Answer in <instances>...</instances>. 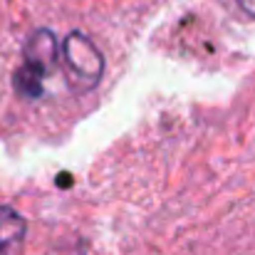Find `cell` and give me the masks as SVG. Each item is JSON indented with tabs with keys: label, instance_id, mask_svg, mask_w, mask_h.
<instances>
[{
	"label": "cell",
	"instance_id": "obj_2",
	"mask_svg": "<svg viewBox=\"0 0 255 255\" xmlns=\"http://www.w3.org/2000/svg\"><path fill=\"white\" fill-rule=\"evenodd\" d=\"M60 60V42L50 30H35L25 42V62L42 70L45 75Z\"/></svg>",
	"mask_w": 255,
	"mask_h": 255
},
{
	"label": "cell",
	"instance_id": "obj_6",
	"mask_svg": "<svg viewBox=\"0 0 255 255\" xmlns=\"http://www.w3.org/2000/svg\"><path fill=\"white\" fill-rule=\"evenodd\" d=\"M70 181H72V176H70V173H65V176L60 173V176H57V186H65V188H67V186H70Z\"/></svg>",
	"mask_w": 255,
	"mask_h": 255
},
{
	"label": "cell",
	"instance_id": "obj_4",
	"mask_svg": "<svg viewBox=\"0 0 255 255\" xmlns=\"http://www.w3.org/2000/svg\"><path fill=\"white\" fill-rule=\"evenodd\" d=\"M42 77H45L42 70H37V67L27 65V62H22V65L15 70V75H12L15 92H17L20 97H25V99H37V97L42 94Z\"/></svg>",
	"mask_w": 255,
	"mask_h": 255
},
{
	"label": "cell",
	"instance_id": "obj_5",
	"mask_svg": "<svg viewBox=\"0 0 255 255\" xmlns=\"http://www.w3.org/2000/svg\"><path fill=\"white\" fill-rule=\"evenodd\" d=\"M238 5H241L251 17H255V0H238Z\"/></svg>",
	"mask_w": 255,
	"mask_h": 255
},
{
	"label": "cell",
	"instance_id": "obj_1",
	"mask_svg": "<svg viewBox=\"0 0 255 255\" xmlns=\"http://www.w3.org/2000/svg\"><path fill=\"white\" fill-rule=\"evenodd\" d=\"M62 70L75 92H92L104 75V55L82 32H70L62 42Z\"/></svg>",
	"mask_w": 255,
	"mask_h": 255
},
{
	"label": "cell",
	"instance_id": "obj_3",
	"mask_svg": "<svg viewBox=\"0 0 255 255\" xmlns=\"http://www.w3.org/2000/svg\"><path fill=\"white\" fill-rule=\"evenodd\" d=\"M25 231V218L17 211L10 206H0V255H20Z\"/></svg>",
	"mask_w": 255,
	"mask_h": 255
}]
</instances>
